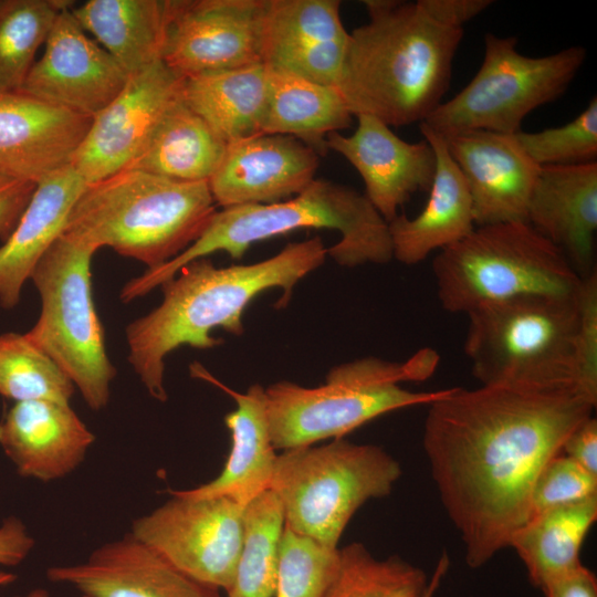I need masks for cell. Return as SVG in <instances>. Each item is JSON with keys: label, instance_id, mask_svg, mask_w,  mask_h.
I'll return each mask as SVG.
<instances>
[{"label": "cell", "instance_id": "cell-47", "mask_svg": "<svg viewBox=\"0 0 597 597\" xmlns=\"http://www.w3.org/2000/svg\"><path fill=\"white\" fill-rule=\"evenodd\" d=\"M82 597H85V596H82Z\"/></svg>", "mask_w": 597, "mask_h": 597}, {"label": "cell", "instance_id": "cell-14", "mask_svg": "<svg viewBox=\"0 0 597 597\" xmlns=\"http://www.w3.org/2000/svg\"><path fill=\"white\" fill-rule=\"evenodd\" d=\"M182 81L161 60L128 76L116 97L93 117L73 156L71 166L87 185L129 167L180 97Z\"/></svg>", "mask_w": 597, "mask_h": 597}, {"label": "cell", "instance_id": "cell-29", "mask_svg": "<svg viewBox=\"0 0 597 597\" xmlns=\"http://www.w3.org/2000/svg\"><path fill=\"white\" fill-rule=\"evenodd\" d=\"M352 117L337 86L269 69L263 134L292 136L321 157L328 151L327 136L348 128Z\"/></svg>", "mask_w": 597, "mask_h": 597}, {"label": "cell", "instance_id": "cell-28", "mask_svg": "<svg viewBox=\"0 0 597 597\" xmlns=\"http://www.w3.org/2000/svg\"><path fill=\"white\" fill-rule=\"evenodd\" d=\"M71 12L128 75L161 60L167 0H88Z\"/></svg>", "mask_w": 597, "mask_h": 597}, {"label": "cell", "instance_id": "cell-16", "mask_svg": "<svg viewBox=\"0 0 597 597\" xmlns=\"http://www.w3.org/2000/svg\"><path fill=\"white\" fill-rule=\"evenodd\" d=\"M441 136L468 186L475 227L527 222L541 167L514 134L468 129Z\"/></svg>", "mask_w": 597, "mask_h": 597}, {"label": "cell", "instance_id": "cell-24", "mask_svg": "<svg viewBox=\"0 0 597 597\" xmlns=\"http://www.w3.org/2000/svg\"><path fill=\"white\" fill-rule=\"evenodd\" d=\"M420 132L436 156L428 201L415 218L398 214L388 222L392 258L407 265L461 241L475 228L468 186L443 137L425 123Z\"/></svg>", "mask_w": 597, "mask_h": 597}, {"label": "cell", "instance_id": "cell-17", "mask_svg": "<svg viewBox=\"0 0 597 597\" xmlns=\"http://www.w3.org/2000/svg\"><path fill=\"white\" fill-rule=\"evenodd\" d=\"M349 32L338 0H266L263 64L337 86Z\"/></svg>", "mask_w": 597, "mask_h": 597}, {"label": "cell", "instance_id": "cell-25", "mask_svg": "<svg viewBox=\"0 0 597 597\" xmlns=\"http://www.w3.org/2000/svg\"><path fill=\"white\" fill-rule=\"evenodd\" d=\"M87 184L70 165L36 184L11 235L0 247V306L13 308L39 259L63 233Z\"/></svg>", "mask_w": 597, "mask_h": 597}, {"label": "cell", "instance_id": "cell-40", "mask_svg": "<svg viewBox=\"0 0 597 597\" xmlns=\"http://www.w3.org/2000/svg\"><path fill=\"white\" fill-rule=\"evenodd\" d=\"M36 184L0 174V240L4 242L17 227Z\"/></svg>", "mask_w": 597, "mask_h": 597}, {"label": "cell", "instance_id": "cell-26", "mask_svg": "<svg viewBox=\"0 0 597 597\" xmlns=\"http://www.w3.org/2000/svg\"><path fill=\"white\" fill-rule=\"evenodd\" d=\"M198 376L220 386L235 401L237 408L226 415L232 447L220 474L206 484L179 490L192 498L226 496L245 506L270 489L275 449L271 441L265 388L255 384L245 392H237L197 369Z\"/></svg>", "mask_w": 597, "mask_h": 597}, {"label": "cell", "instance_id": "cell-18", "mask_svg": "<svg viewBox=\"0 0 597 597\" xmlns=\"http://www.w3.org/2000/svg\"><path fill=\"white\" fill-rule=\"evenodd\" d=\"M356 117L355 132L349 136L331 133L327 148L343 156L358 171L365 184V196L390 222L412 195L429 192L436 174V156L425 138L408 143L374 116Z\"/></svg>", "mask_w": 597, "mask_h": 597}, {"label": "cell", "instance_id": "cell-7", "mask_svg": "<svg viewBox=\"0 0 597 597\" xmlns=\"http://www.w3.org/2000/svg\"><path fill=\"white\" fill-rule=\"evenodd\" d=\"M467 316L463 349L481 385H578V292L519 295Z\"/></svg>", "mask_w": 597, "mask_h": 597}, {"label": "cell", "instance_id": "cell-30", "mask_svg": "<svg viewBox=\"0 0 597 597\" xmlns=\"http://www.w3.org/2000/svg\"><path fill=\"white\" fill-rule=\"evenodd\" d=\"M226 147L227 143L186 105L180 94L126 169L177 181L208 182L219 167Z\"/></svg>", "mask_w": 597, "mask_h": 597}, {"label": "cell", "instance_id": "cell-45", "mask_svg": "<svg viewBox=\"0 0 597 597\" xmlns=\"http://www.w3.org/2000/svg\"><path fill=\"white\" fill-rule=\"evenodd\" d=\"M15 575L12 573L3 572L0 569V587L6 586L14 582Z\"/></svg>", "mask_w": 597, "mask_h": 597}, {"label": "cell", "instance_id": "cell-1", "mask_svg": "<svg viewBox=\"0 0 597 597\" xmlns=\"http://www.w3.org/2000/svg\"><path fill=\"white\" fill-rule=\"evenodd\" d=\"M596 404L569 384L452 387L428 405L423 450L469 567L509 547L540 472Z\"/></svg>", "mask_w": 597, "mask_h": 597}, {"label": "cell", "instance_id": "cell-9", "mask_svg": "<svg viewBox=\"0 0 597 597\" xmlns=\"http://www.w3.org/2000/svg\"><path fill=\"white\" fill-rule=\"evenodd\" d=\"M401 475L399 462L375 444L343 438L276 455L270 489L291 531L335 549L355 512L388 495Z\"/></svg>", "mask_w": 597, "mask_h": 597}, {"label": "cell", "instance_id": "cell-4", "mask_svg": "<svg viewBox=\"0 0 597 597\" xmlns=\"http://www.w3.org/2000/svg\"><path fill=\"white\" fill-rule=\"evenodd\" d=\"M303 228L338 231L341 239L327 248V254L339 265L384 264L392 259L388 222L367 197L348 186L315 179L284 201L217 210L193 243L167 263L127 281L119 298L125 303L139 298L187 263L213 252L224 251L240 259L254 242Z\"/></svg>", "mask_w": 597, "mask_h": 597}, {"label": "cell", "instance_id": "cell-19", "mask_svg": "<svg viewBox=\"0 0 597 597\" xmlns=\"http://www.w3.org/2000/svg\"><path fill=\"white\" fill-rule=\"evenodd\" d=\"M320 156L301 140L259 134L227 144L208 186L221 208L275 203L301 193L315 180Z\"/></svg>", "mask_w": 597, "mask_h": 597}, {"label": "cell", "instance_id": "cell-36", "mask_svg": "<svg viewBox=\"0 0 597 597\" xmlns=\"http://www.w3.org/2000/svg\"><path fill=\"white\" fill-rule=\"evenodd\" d=\"M338 563L339 548H327L284 526L274 597H325Z\"/></svg>", "mask_w": 597, "mask_h": 597}, {"label": "cell", "instance_id": "cell-39", "mask_svg": "<svg viewBox=\"0 0 597 597\" xmlns=\"http://www.w3.org/2000/svg\"><path fill=\"white\" fill-rule=\"evenodd\" d=\"M576 335V370L579 387L597 400V272L582 280Z\"/></svg>", "mask_w": 597, "mask_h": 597}, {"label": "cell", "instance_id": "cell-20", "mask_svg": "<svg viewBox=\"0 0 597 597\" xmlns=\"http://www.w3.org/2000/svg\"><path fill=\"white\" fill-rule=\"evenodd\" d=\"M46 577L85 597H222L220 589L186 575L129 532L82 563L49 567Z\"/></svg>", "mask_w": 597, "mask_h": 597}, {"label": "cell", "instance_id": "cell-38", "mask_svg": "<svg viewBox=\"0 0 597 597\" xmlns=\"http://www.w3.org/2000/svg\"><path fill=\"white\" fill-rule=\"evenodd\" d=\"M594 496H597V475L559 453L544 465L536 478L531 493L530 517Z\"/></svg>", "mask_w": 597, "mask_h": 597}, {"label": "cell", "instance_id": "cell-41", "mask_svg": "<svg viewBox=\"0 0 597 597\" xmlns=\"http://www.w3.org/2000/svg\"><path fill=\"white\" fill-rule=\"evenodd\" d=\"M420 9L437 23L455 29L480 14L491 0H418Z\"/></svg>", "mask_w": 597, "mask_h": 597}, {"label": "cell", "instance_id": "cell-6", "mask_svg": "<svg viewBox=\"0 0 597 597\" xmlns=\"http://www.w3.org/2000/svg\"><path fill=\"white\" fill-rule=\"evenodd\" d=\"M439 354L421 348L404 362L364 357L329 370L324 385L308 388L279 381L265 388L271 441L275 450L339 439L384 413L430 405L450 388L411 391L406 381H423L436 370Z\"/></svg>", "mask_w": 597, "mask_h": 597}, {"label": "cell", "instance_id": "cell-12", "mask_svg": "<svg viewBox=\"0 0 597 597\" xmlns=\"http://www.w3.org/2000/svg\"><path fill=\"white\" fill-rule=\"evenodd\" d=\"M169 492L172 498L136 519L129 533L186 575L227 591L241 552L244 506L226 496Z\"/></svg>", "mask_w": 597, "mask_h": 597}, {"label": "cell", "instance_id": "cell-5", "mask_svg": "<svg viewBox=\"0 0 597 597\" xmlns=\"http://www.w3.org/2000/svg\"><path fill=\"white\" fill-rule=\"evenodd\" d=\"M207 181H177L124 169L87 185L63 234L158 268L193 243L217 211Z\"/></svg>", "mask_w": 597, "mask_h": 597}, {"label": "cell", "instance_id": "cell-46", "mask_svg": "<svg viewBox=\"0 0 597 597\" xmlns=\"http://www.w3.org/2000/svg\"><path fill=\"white\" fill-rule=\"evenodd\" d=\"M23 597H51V596H50V593L45 588H35V589L30 590Z\"/></svg>", "mask_w": 597, "mask_h": 597}, {"label": "cell", "instance_id": "cell-15", "mask_svg": "<svg viewBox=\"0 0 597 597\" xmlns=\"http://www.w3.org/2000/svg\"><path fill=\"white\" fill-rule=\"evenodd\" d=\"M71 9L56 18L42 56L19 92L93 118L123 90L129 75L86 35Z\"/></svg>", "mask_w": 597, "mask_h": 597}, {"label": "cell", "instance_id": "cell-44", "mask_svg": "<svg viewBox=\"0 0 597 597\" xmlns=\"http://www.w3.org/2000/svg\"><path fill=\"white\" fill-rule=\"evenodd\" d=\"M542 590L545 597H597V578L582 564L553 579Z\"/></svg>", "mask_w": 597, "mask_h": 597}, {"label": "cell", "instance_id": "cell-34", "mask_svg": "<svg viewBox=\"0 0 597 597\" xmlns=\"http://www.w3.org/2000/svg\"><path fill=\"white\" fill-rule=\"evenodd\" d=\"M426 573L400 558L377 559L362 543L339 548L338 568L325 597H423Z\"/></svg>", "mask_w": 597, "mask_h": 597}, {"label": "cell", "instance_id": "cell-3", "mask_svg": "<svg viewBox=\"0 0 597 597\" xmlns=\"http://www.w3.org/2000/svg\"><path fill=\"white\" fill-rule=\"evenodd\" d=\"M363 4L369 20L349 32L337 83L350 113L388 126L426 121L450 86L463 29L437 23L417 2Z\"/></svg>", "mask_w": 597, "mask_h": 597}, {"label": "cell", "instance_id": "cell-13", "mask_svg": "<svg viewBox=\"0 0 597 597\" xmlns=\"http://www.w3.org/2000/svg\"><path fill=\"white\" fill-rule=\"evenodd\" d=\"M266 0H167L161 61L182 77L263 64Z\"/></svg>", "mask_w": 597, "mask_h": 597}, {"label": "cell", "instance_id": "cell-37", "mask_svg": "<svg viewBox=\"0 0 597 597\" xmlns=\"http://www.w3.org/2000/svg\"><path fill=\"white\" fill-rule=\"evenodd\" d=\"M526 155L540 167L596 161L597 98L569 123L536 133L514 134Z\"/></svg>", "mask_w": 597, "mask_h": 597}, {"label": "cell", "instance_id": "cell-32", "mask_svg": "<svg viewBox=\"0 0 597 597\" xmlns=\"http://www.w3.org/2000/svg\"><path fill=\"white\" fill-rule=\"evenodd\" d=\"M284 515L277 496L266 490L244 506L243 536L228 597H274Z\"/></svg>", "mask_w": 597, "mask_h": 597}, {"label": "cell", "instance_id": "cell-2", "mask_svg": "<svg viewBox=\"0 0 597 597\" xmlns=\"http://www.w3.org/2000/svg\"><path fill=\"white\" fill-rule=\"evenodd\" d=\"M327 248L320 237L286 244L275 255L251 264L216 268L206 258L193 260L164 282L163 301L126 327L128 363L148 394L167 400L165 359L182 345L212 348L221 327L240 335L242 313L261 292L282 289L289 300L294 285L325 261Z\"/></svg>", "mask_w": 597, "mask_h": 597}, {"label": "cell", "instance_id": "cell-33", "mask_svg": "<svg viewBox=\"0 0 597 597\" xmlns=\"http://www.w3.org/2000/svg\"><path fill=\"white\" fill-rule=\"evenodd\" d=\"M67 0H0V94L19 92Z\"/></svg>", "mask_w": 597, "mask_h": 597}, {"label": "cell", "instance_id": "cell-31", "mask_svg": "<svg viewBox=\"0 0 597 597\" xmlns=\"http://www.w3.org/2000/svg\"><path fill=\"white\" fill-rule=\"evenodd\" d=\"M597 520V496L531 516L511 537L532 585L543 588L582 565L579 552Z\"/></svg>", "mask_w": 597, "mask_h": 597}, {"label": "cell", "instance_id": "cell-10", "mask_svg": "<svg viewBox=\"0 0 597 597\" xmlns=\"http://www.w3.org/2000/svg\"><path fill=\"white\" fill-rule=\"evenodd\" d=\"M95 252L62 233L43 253L30 275L41 312L25 335L66 374L87 406L101 410L108 404L116 369L93 301Z\"/></svg>", "mask_w": 597, "mask_h": 597}, {"label": "cell", "instance_id": "cell-42", "mask_svg": "<svg viewBox=\"0 0 597 597\" xmlns=\"http://www.w3.org/2000/svg\"><path fill=\"white\" fill-rule=\"evenodd\" d=\"M561 453L597 475V419L586 418L565 439Z\"/></svg>", "mask_w": 597, "mask_h": 597}, {"label": "cell", "instance_id": "cell-43", "mask_svg": "<svg viewBox=\"0 0 597 597\" xmlns=\"http://www.w3.org/2000/svg\"><path fill=\"white\" fill-rule=\"evenodd\" d=\"M34 540L23 522L10 516L0 525V565L15 566L33 549Z\"/></svg>", "mask_w": 597, "mask_h": 597}, {"label": "cell", "instance_id": "cell-22", "mask_svg": "<svg viewBox=\"0 0 597 597\" xmlns=\"http://www.w3.org/2000/svg\"><path fill=\"white\" fill-rule=\"evenodd\" d=\"M94 441L70 404L18 401L0 420V447L23 478L49 482L69 475Z\"/></svg>", "mask_w": 597, "mask_h": 597}, {"label": "cell", "instance_id": "cell-27", "mask_svg": "<svg viewBox=\"0 0 597 597\" xmlns=\"http://www.w3.org/2000/svg\"><path fill=\"white\" fill-rule=\"evenodd\" d=\"M269 69L255 64L184 77L181 98L227 144L263 134Z\"/></svg>", "mask_w": 597, "mask_h": 597}, {"label": "cell", "instance_id": "cell-23", "mask_svg": "<svg viewBox=\"0 0 597 597\" xmlns=\"http://www.w3.org/2000/svg\"><path fill=\"white\" fill-rule=\"evenodd\" d=\"M527 223L563 252L582 279L595 272L597 163L541 167Z\"/></svg>", "mask_w": 597, "mask_h": 597}, {"label": "cell", "instance_id": "cell-8", "mask_svg": "<svg viewBox=\"0 0 597 597\" xmlns=\"http://www.w3.org/2000/svg\"><path fill=\"white\" fill-rule=\"evenodd\" d=\"M441 307L464 313L525 294L575 295L582 277L527 222L475 227L432 263Z\"/></svg>", "mask_w": 597, "mask_h": 597}, {"label": "cell", "instance_id": "cell-21", "mask_svg": "<svg viewBox=\"0 0 597 597\" xmlns=\"http://www.w3.org/2000/svg\"><path fill=\"white\" fill-rule=\"evenodd\" d=\"M92 121L21 92L0 94V174L38 184L70 166Z\"/></svg>", "mask_w": 597, "mask_h": 597}, {"label": "cell", "instance_id": "cell-11", "mask_svg": "<svg viewBox=\"0 0 597 597\" xmlns=\"http://www.w3.org/2000/svg\"><path fill=\"white\" fill-rule=\"evenodd\" d=\"M516 44L515 36L485 33L483 61L474 77L421 123L440 135L468 129L515 134L531 112L567 90L586 60L583 46L527 56Z\"/></svg>", "mask_w": 597, "mask_h": 597}, {"label": "cell", "instance_id": "cell-35", "mask_svg": "<svg viewBox=\"0 0 597 597\" xmlns=\"http://www.w3.org/2000/svg\"><path fill=\"white\" fill-rule=\"evenodd\" d=\"M74 385L25 334H0V395L18 401L70 404Z\"/></svg>", "mask_w": 597, "mask_h": 597}]
</instances>
